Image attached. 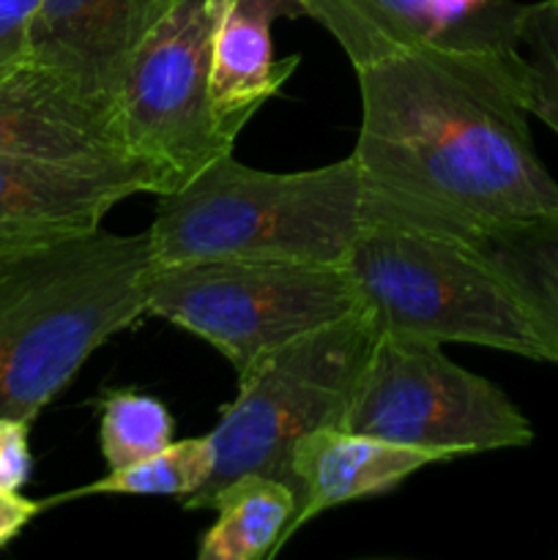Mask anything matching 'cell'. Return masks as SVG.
<instances>
[{
	"label": "cell",
	"mask_w": 558,
	"mask_h": 560,
	"mask_svg": "<svg viewBox=\"0 0 558 560\" xmlns=\"http://www.w3.org/2000/svg\"><path fill=\"white\" fill-rule=\"evenodd\" d=\"M520 5L468 20L356 69L353 148L367 224L419 230L479 249L496 230L558 208L534 148L518 42Z\"/></svg>",
	"instance_id": "cell-1"
},
{
	"label": "cell",
	"mask_w": 558,
	"mask_h": 560,
	"mask_svg": "<svg viewBox=\"0 0 558 560\" xmlns=\"http://www.w3.org/2000/svg\"><path fill=\"white\" fill-rule=\"evenodd\" d=\"M151 233L107 230L0 262V419L36 421L115 334L148 315Z\"/></svg>",
	"instance_id": "cell-2"
},
{
	"label": "cell",
	"mask_w": 558,
	"mask_h": 560,
	"mask_svg": "<svg viewBox=\"0 0 558 560\" xmlns=\"http://www.w3.org/2000/svg\"><path fill=\"white\" fill-rule=\"evenodd\" d=\"M156 197L148 228L156 268L230 257L345 266L367 228L353 156L299 173H268L224 153Z\"/></svg>",
	"instance_id": "cell-3"
},
{
	"label": "cell",
	"mask_w": 558,
	"mask_h": 560,
	"mask_svg": "<svg viewBox=\"0 0 558 560\" xmlns=\"http://www.w3.org/2000/svg\"><path fill=\"white\" fill-rule=\"evenodd\" d=\"M375 337V323L361 306L239 372V394L208 432L217 457L211 479L181 506L208 509L224 485L246 474L274 476L293 490L295 443L321 427L342 424Z\"/></svg>",
	"instance_id": "cell-4"
},
{
	"label": "cell",
	"mask_w": 558,
	"mask_h": 560,
	"mask_svg": "<svg viewBox=\"0 0 558 560\" xmlns=\"http://www.w3.org/2000/svg\"><path fill=\"white\" fill-rule=\"evenodd\" d=\"M345 268L377 331L545 361L518 299L476 246L419 230L367 224Z\"/></svg>",
	"instance_id": "cell-5"
},
{
	"label": "cell",
	"mask_w": 558,
	"mask_h": 560,
	"mask_svg": "<svg viewBox=\"0 0 558 560\" xmlns=\"http://www.w3.org/2000/svg\"><path fill=\"white\" fill-rule=\"evenodd\" d=\"M361 310L345 266L293 260H195L153 268L148 315L217 348L235 375L279 345Z\"/></svg>",
	"instance_id": "cell-6"
},
{
	"label": "cell",
	"mask_w": 558,
	"mask_h": 560,
	"mask_svg": "<svg viewBox=\"0 0 558 560\" xmlns=\"http://www.w3.org/2000/svg\"><path fill=\"white\" fill-rule=\"evenodd\" d=\"M339 427L441 459L534 441L531 421L496 383L454 364L438 342L392 331H377Z\"/></svg>",
	"instance_id": "cell-7"
},
{
	"label": "cell",
	"mask_w": 558,
	"mask_h": 560,
	"mask_svg": "<svg viewBox=\"0 0 558 560\" xmlns=\"http://www.w3.org/2000/svg\"><path fill=\"white\" fill-rule=\"evenodd\" d=\"M230 0H173L137 47L113 98L115 131L175 191L233 153L239 135L213 107V42ZM164 191V195H167Z\"/></svg>",
	"instance_id": "cell-8"
},
{
	"label": "cell",
	"mask_w": 558,
	"mask_h": 560,
	"mask_svg": "<svg viewBox=\"0 0 558 560\" xmlns=\"http://www.w3.org/2000/svg\"><path fill=\"white\" fill-rule=\"evenodd\" d=\"M164 191V175L135 156L102 162L0 156V255L91 233L120 200Z\"/></svg>",
	"instance_id": "cell-9"
},
{
	"label": "cell",
	"mask_w": 558,
	"mask_h": 560,
	"mask_svg": "<svg viewBox=\"0 0 558 560\" xmlns=\"http://www.w3.org/2000/svg\"><path fill=\"white\" fill-rule=\"evenodd\" d=\"M0 156L102 162L129 156L113 107L27 55L0 71Z\"/></svg>",
	"instance_id": "cell-10"
},
{
	"label": "cell",
	"mask_w": 558,
	"mask_h": 560,
	"mask_svg": "<svg viewBox=\"0 0 558 560\" xmlns=\"http://www.w3.org/2000/svg\"><path fill=\"white\" fill-rule=\"evenodd\" d=\"M173 0H42L31 22V58L113 107L142 38Z\"/></svg>",
	"instance_id": "cell-11"
},
{
	"label": "cell",
	"mask_w": 558,
	"mask_h": 560,
	"mask_svg": "<svg viewBox=\"0 0 558 560\" xmlns=\"http://www.w3.org/2000/svg\"><path fill=\"white\" fill-rule=\"evenodd\" d=\"M432 463L443 459L432 452L399 446L345 427H321L310 432L295 443L290 457L299 506L279 539V550L317 514L361 498L383 495Z\"/></svg>",
	"instance_id": "cell-12"
},
{
	"label": "cell",
	"mask_w": 558,
	"mask_h": 560,
	"mask_svg": "<svg viewBox=\"0 0 558 560\" xmlns=\"http://www.w3.org/2000/svg\"><path fill=\"white\" fill-rule=\"evenodd\" d=\"M293 0H230L213 42L211 93L219 120L241 135L252 115L299 66V55L274 58L271 25L279 16H299Z\"/></svg>",
	"instance_id": "cell-13"
},
{
	"label": "cell",
	"mask_w": 558,
	"mask_h": 560,
	"mask_svg": "<svg viewBox=\"0 0 558 560\" xmlns=\"http://www.w3.org/2000/svg\"><path fill=\"white\" fill-rule=\"evenodd\" d=\"M479 252L528 317L545 364L558 366V208L496 230Z\"/></svg>",
	"instance_id": "cell-14"
},
{
	"label": "cell",
	"mask_w": 558,
	"mask_h": 560,
	"mask_svg": "<svg viewBox=\"0 0 558 560\" xmlns=\"http://www.w3.org/2000/svg\"><path fill=\"white\" fill-rule=\"evenodd\" d=\"M295 492L282 479L246 474L224 485L208 501L217 523L206 530L197 558L200 560H271L279 539L295 517Z\"/></svg>",
	"instance_id": "cell-15"
},
{
	"label": "cell",
	"mask_w": 558,
	"mask_h": 560,
	"mask_svg": "<svg viewBox=\"0 0 558 560\" xmlns=\"http://www.w3.org/2000/svg\"><path fill=\"white\" fill-rule=\"evenodd\" d=\"M304 16L321 22L353 69L416 47L446 27L430 0H293Z\"/></svg>",
	"instance_id": "cell-16"
},
{
	"label": "cell",
	"mask_w": 558,
	"mask_h": 560,
	"mask_svg": "<svg viewBox=\"0 0 558 560\" xmlns=\"http://www.w3.org/2000/svg\"><path fill=\"white\" fill-rule=\"evenodd\" d=\"M213 463H217V457H213L208 435L173 441L162 452L151 454L140 463L113 468L104 479L91 481L88 487H80L69 495L44 501V506L88 495H164L186 501L206 487V481L213 474Z\"/></svg>",
	"instance_id": "cell-17"
},
{
	"label": "cell",
	"mask_w": 558,
	"mask_h": 560,
	"mask_svg": "<svg viewBox=\"0 0 558 560\" xmlns=\"http://www.w3.org/2000/svg\"><path fill=\"white\" fill-rule=\"evenodd\" d=\"M175 419L162 399L107 392L98 410V448L107 468H126L173 443Z\"/></svg>",
	"instance_id": "cell-18"
},
{
	"label": "cell",
	"mask_w": 558,
	"mask_h": 560,
	"mask_svg": "<svg viewBox=\"0 0 558 560\" xmlns=\"http://www.w3.org/2000/svg\"><path fill=\"white\" fill-rule=\"evenodd\" d=\"M518 42L525 69V107L558 135V0L520 5Z\"/></svg>",
	"instance_id": "cell-19"
},
{
	"label": "cell",
	"mask_w": 558,
	"mask_h": 560,
	"mask_svg": "<svg viewBox=\"0 0 558 560\" xmlns=\"http://www.w3.org/2000/svg\"><path fill=\"white\" fill-rule=\"evenodd\" d=\"M31 421L0 419V492H20L33 474Z\"/></svg>",
	"instance_id": "cell-20"
},
{
	"label": "cell",
	"mask_w": 558,
	"mask_h": 560,
	"mask_svg": "<svg viewBox=\"0 0 558 560\" xmlns=\"http://www.w3.org/2000/svg\"><path fill=\"white\" fill-rule=\"evenodd\" d=\"M42 0H0V71L31 52V22Z\"/></svg>",
	"instance_id": "cell-21"
},
{
	"label": "cell",
	"mask_w": 558,
	"mask_h": 560,
	"mask_svg": "<svg viewBox=\"0 0 558 560\" xmlns=\"http://www.w3.org/2000/svg\"><path fill=\"white\" fill-rule=\"evenodd\" d=\"M44 503L31 501V498L20 495V492H0V547L9 545L11 539L22 534L33 517L44 512Z\"/></svg>",
	"instance_id": "cell-22"
},
{
	"label": "cell",
	"mask_w": 558,
	"mask_h": 560,
	"mask_svg": "<svg viewBox=\"0 0 558 560\" xmlns=\"http://www.w3.org/2000/svg\"><path fill=\"white\" fill-rule=\"evenodd\" d=\"M487 3H490V0H430L432 14L441 22V27H452L457 25V22L468 20L470 14L485 9Z\"/></svg>",
	"instance_id": "cell-23"
},
{
	"label": "cell",
	"mask_w": 558,
	"mask_h": 560,
	"mask_svg": "<svg viewBox=\"0 0 558 560\" xmlns=\"http://www.w3.org/2000/svg\"><path fill=\"white\" fill-rule=\"evenodd\" d=\"M5 257H9V255H0V262H3V260H5Z\"/></svg>",
	"instance_id": "cell-24"
}]
</instances>
